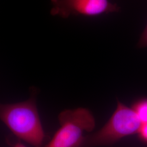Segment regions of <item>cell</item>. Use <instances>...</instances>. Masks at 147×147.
Wrapping results in <instances>:
<instances>
[{
  "label": "cell",
  "mask_w": 147,
  "mask_h": 147,
  "mask_svg": "<svg viewBox=\"0 0 147 147\" xmlns=\"http://www.w3.org/2000/svg\"><path fill=\"white\" fill-rule=\"evenodd\" d=\"M132 109L142 124L147 123V99H143L136 102Z\"/></svg>",
  "instance_id": "obj_5"
},
{
  "label": "cell",
  "mask_w": 147,
  "mask_h": 147,
  "mask_svg": "<svg viewBox=\"0 0 147 147\" xmlns=\"http://www.w3.org/2000/svg\"><path fill=\"white\" fill-rule=\"evenodd\" d=\"M0 117L16 136L34 147H42L45 133L34 100L1 105Z\"/></svg>",
  "instance_id": "obj_1"
},
{
  "label": "cell",
  "mask_w": 147,
  "mask_h": 147,
  "mask_svg": "<svg viewBox=\"0 0 147 147\" xmlns=\"http://www.w3.org/2000/svg\"><path fill=\"white\" fill-rule=\"evenodd\" d=\"M53 16L67 18L71 15L87 16L118 12L119 7L109 0H51Z\"/></svg>",
  "instance_id": "obj_4"
},
{
  "label": "cell",
  "mask_w": 147,
  "mask_h": 147,
  "mask_svg": "<svg viewBox=\"0 0 147 147\" xmlns=\"http://www.w3.org/2000/svg\"><path fill=\"white\" fill-rule=\"evenodd\" d=\"M138 134L142 141L147 143V123L142 124Z\"/></svg>",
  "instance_id": "obj_6"
},
{
  "label": "cell",
  "mask_w": 147,
  "mask_h": 147,
  "mask_svg": "<svg viewBox=\"0 0 147 147\" xmlns=\"http://www.w3.org/2000/svg\"><path fill=\"white\" fill-rule=\"evenodd\" d=\"M142 125L132 107L118 101L110 119L98 131L86 137L83 145L95 147L112 144L125 137L138 134Z\"/></svg>",
  "instance_id": "obj_2"
},
{
  "label": "cell",
  "mask_w": 147,
  "mask_h": 147,
  "mask_svg": "<svg viewBox=\"0 0 147 147\" xmlns=\"http://www.w3.org/2000/svg\"><path fill=\"white\" fill-rule=\"evenodd\" d=\"M14 147H26L25 146H24L23 144H22L21 143H18L17 144H16Z\"/></svg>",
  "instance_id": "obj_8"
},
{
  "label": "cell",
  "mask_w": 147,
  "mask_h": 147,
  "mask_svg": "<svg viewBox=\"0 0 147 147\" xmlns=\"http://www.w3.org/2000/svg\"><path fill=\"white\" fill-rule=\"evenodd\" d=\"M58 121L61 127L44 147H80L84 142V132L92 131L95 126L92 113L82 107L63 111Z\"/></svg>",
  "instance_id": "obj_3"
},
{
  "label": "cell",
  "mask_w": 147,
  "mask_h": 147,
  "mask_svg": "<svg viewBox=\"0 0 147 147\" xmlns=\"http://www.w3.org/2000/svg\"><path fill=\"white\" fill-rule=\"evenodd\" d=\"M138 47H147V25L138 42Z\"/></svg>",
  "instance_id": "obj_7"
}]
</instances>
